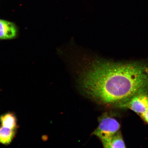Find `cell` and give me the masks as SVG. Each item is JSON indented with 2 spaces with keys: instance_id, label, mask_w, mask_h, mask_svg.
Instances as JSON below:
<instances>
[{
  "instance_id": "cell-1",
  "label": "cell",
  "mask_w": 148,
  "mask_h": 148,
  "mask_svg": "<svg viewBox=\"0 0 148 148\" xmlns=\"http://www.w3.org/2000/svg\"><path fill=\"white\" fill-rule=\"evenodd\" d=\"M79 82L90 99L101 104L118 107L148 90V61L114 62L99 59L89 61Z\"/></svg>"
},
{
  "instance_id": "cell-2",
  "label": "cell",
  "mask_w": 148,
  "mask_h": 148,
  "mask_svg": "<svg viewBox=\"0 0 148 148\" xmlns=\"http://www.w3.org/2000/svg\"><path fill=\"white\" fill-rule=\"evenodd\" d=\"M99 125L92 134L102 142L120 131V124L115 118L105 113L99 118Z\"/></svg>"
},
{
  "instance_id": "cell-4",
  "label": "cell",
  "mask_w": 148,
  "mask_h": 148,
  "mask_svg": "<svg viewBox=\"0 0 148 148\" xmlns=\"http://www.w3.org/2000/svg\"><path fill=\"white\" fill-rule=\"evenodd\" d=\"M18 29L12 22L0 19V40L12 39L16 38Z\"/></svg>"
},
{
  "instance_id": "cell-6",
  "label": "cell",
  "mask_w": 148,
  "mask_h": 148,
  "mask_svg": "<svg viewBox=\"0 0 148 148\" xmlns=\"http://www.w3.org/2000/svg\"><path fill=\"white\" fill-rule=\"evenodd\" d=\"M1 125L9 129L16 130L17 127V119L13 113L8 112L0 116Z\"/></svg>"
},
{
  "instance_id": "cell-5",
  "label": "cell",
  "mask_w": 148,
  "mask_h": 148,
  "mask_svg": "<svg viewBox=\"0 0 148 148\" xmlns=\"http://www.w3.org/2000/svg\"><path fill=\"white\" fill-rule=\"evenodd\" d=\"M105 148H125V145L120 131L107 139L101 142Z\"/></svg>"
},
{
  "instance_id": "cell-3",
  "label": "cell",
  "mask_w": 148,
  "mask_h": 148,
  "mask_svg": "<svg viewBox=\"0 0 148 148\" xmlns=\"http://www.w3.org/2000/svg\"><path fill=\"white\" fill-rule=\"evenodd\" d=\"M118 107L128 108L141 116L148 110V96L146 92L138 94Z\"/></svg>"
},
{
  "instance_id": "cell-7",
  "label": "cell",
  "mask_w": 148,
  "mask_h": 148,
  "mask_svg": "<svg viewBox=\"0 0 148 148\" xmlns=\"http://www.w3.org/2000/svg\"><path fill=\"white\" fill-rule=\"evenodd\" d=\"M16 130L1 125L0 127V143L4 145L10 144L15 136Z\"/></svg>"
},
{
  "instance_id": "cell-8",
  "label": "cell",
  "mask_w": 148,
  "mask_h": 148,
  "mask_svg": "<svg viewBox=\"0 0 148 148\" xmlns=\"http://www.w3.org/2000/svg\"><path fill=\"white\" fill-rule=\"evenodd\" d=\"M140 116L146 123L148 124V110Z\"/></svg>"
}]
</instances>
